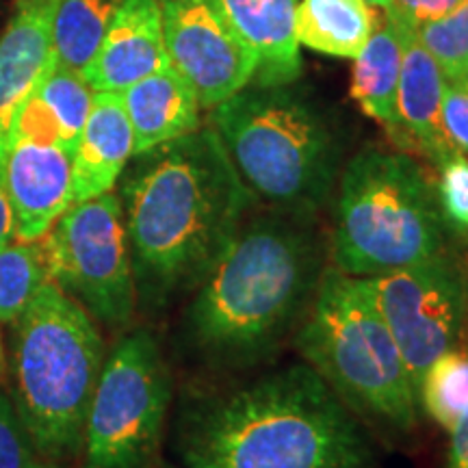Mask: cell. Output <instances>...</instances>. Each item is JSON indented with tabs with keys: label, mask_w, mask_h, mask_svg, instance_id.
Returning a JSON list of instances; mask_svg holds the SVG:
<instances>
[{
	"label": "cell",
	"mask_w": 468,
	"mask_h": 468,
	"mask_svg": "<svg viewBox=\"0 0 468 468\" xmlns=\"http://www.w3.org/2000/svg\"><path fill=\"white\" fill-rule=\"evenodd\" d=\"M134 161L122 189L134 278L156 297L200 286L248 221L254 191L213 126Z\"/></svg>",
	"instance_id": "obj_1"
},
{
	"label": "cell",
	"mask_w": 468,
	"mask_h": 468,
	"mask_svg": "<svg viewBox=\"0 0 468 468\" xmlns=\"http://www.w3.org/2000/svg\"><path fill=\"white\" fill-rule=\"evenodd\" d=\"M178 449L189 468L376 466L365 427L310 365L193 397L180 417Z\"/></svg>",
	"instance_id": "obj_2"
},
{
	"label": "cell",
	"mask_w": 468,
	"mask_h": 468,
	"mask_svg": "<svg viewBox=\"0 0 468 468\" xmlns=\"http://www.w3.org/2000/svg\"><path fill=\"white\" fill-rule=\"evenodd\" d=\"M324 262L314 215L276 208L248 219L186 310L191 343L226 368L269 360L306 317Z\"/></svg>",
	"instance_id": "obj_3"
},
{
	"label": "cell",
	"mask_w": 468,
	"mask_h": 468,
	"mask_svg": "<svg viewBox=\"0 0 468 468\" xmlns=\"http://www.w3.org/2000/svg\"><path fill=\"white\" fill-rule=\"evenodd\" d=\"M213 128L243 183L280 210L314 215L343 172L335 113L295 83H250L213 109Z\"/></svg>",
	"instance_id": "obj_4"
},
{
	"label": "cell",
	"mask_w": 468,
	"mask_h": 468,
	"mask_svg": "<svg viewBox=\"0 0 468 468\" xmlns=\"http://www.w3.org/2000/svg\"><path fill=\"white\" fill-rule=\"evenodd\" d=\"M295 345L351 412L403 431L417 423V388L367 278L325 269Z\"/></svg>",
	"instance_id": "obj_5"
},
{
	"label": "cell",
	"mask_w": 468,
	"mask_h": 468,
	"mask_svg": "<svg viewBox=\"0 0 468 468\" xmlns=\"http://www.w3.org/2000/svg\"><path fill=\"white\" fill-rule=\"evenodd\" d=\"M104 343L85 306L48 280L14 336L17 414L31 442L52 458L83 444Z\"/></svg>",
	"instance_id": "obj_6"
},
{
	"label": "cell",
	"mask_w": 468,
	"mask_h": 468,
	"mask_svg": "<svg viewBox=\"0 0 468 468\" xmlns=\"http://www.w3.org/2000/svg\"><path fill=\"white\" fill-rule=\"evenodd\" d=\"M444 219L423 167L403 152L365 148L338 176L332 259L373 278L442 254Z\"/></svg>",
	"instance_id": "obj_7"
},
{
	"label": "cell",
	"mask_w": 468,
	"mask_h": 468,
	"mask_svg": "<svg viewBox=\"0 0 468 468\" xmlns=\"http://www.w3.org/2000/svg\"><path fill=\"white\" fill-rule=\"evenodd\" d=\"M172 397L150 332H133L104 360L85 420V468H144L161 441Z\"/></svg>",
	"instance_id": "obj_8"
},
{
	"label": "cell",
	"mask_w": 468,
	"mask_h": 468,
	"mask_svg": "<svg viewBox=\"0 0 468 468\" xmlns=\"http://www.w3.org/2000/svg\"><path fill=\"white\" fill-rule=\"evenodd\" d=\"M39 241L52 282L107 325L131 321L137 282L117 196L72 204Z\"/></svg>",
	"instance_id": "obj_9"
},
{
	"label": "cell",
	"mask_w": 468,
	"mask_h": 468,
	"mask_svg": "<svg viewBox=\"0 0 468 468\" xmlns=\"http://www.w3.org/2000/svg\"><path fill=\"white\" fill-rule=\"evenodd\" d=\"M367 280L419 395L425 371L453 349L464 325V276L449 256L438 254Z\"/></svg>",
	"instance_id": "obj_10"
},
{
	"label": "cell",
	"mask_w": 468,
	"mask_h": 468,
	"mask_svg": "<svg viewBox=\"0 0 468 468\" xmlns=\"http://www.w3.org/2000/svg\"><path fill=\"white\" fill-rule=\"evenodd\" d=\"M159 3L169 63L196 91L200 107L215 109L251 83L259 58L215 0Z\"/></svg>",
	"instance_id": "obj_11"
},
{
	"label": "cell",
	"mask_w": 468,
	"mask_h": 468,
	"mask_svg": "<svg viewBox=\"0 0 468 468\" xmlns=\"http://www.w3.org/2000/svg\"><path fill=\"white\" fill-rule=\"evenodd\" d=\"M5 185L17 241H39L74 204L72 152L16 139L5 156Z\"/></svg>",
	"instance_id": "obj_12"
},
{
	"label": "cell",
	"mask_w": 468,
	"mask_h": 468,
	"mask_svg": "<svg viewBox=\"0 0 468 468\" xmlns=\"http://www.w3.org/2000/svg\"><path fill=\"white\" fill-rule=\"evenodd\" d=\"M55 0H16L0 37V159L14 142L16 117L22 104L55 66L52 44Z\"/></svg>",
	"instance_id": "obj_13"
},
{
	"label": "cell",
	"mask_w": 468,
	"mask_h": 468,
	"mask_svg": "<svg viewBox=\"0 0 468 468\" xmlns=\"http://www.w3.org/2000/svg\"><path fill=\"white\" fill-rule=\"evenodd\" d=\"M172 66L163 37L159 0H126L104 33L96 57L83 69L93 91L122 93Z\"/></svg>",
	"instance_id": "obj_14"
},
{
	"label": "cell",
	"mask_w": 468,
	"mask_h": 468,
	"mask_svg": "<svg viewBox=\"0 0 468 468\" xmlns=\"http://www.w3.org/2000/svg\"><path fill=\"white\" fill-rule=\"evenodd\" d=\"M395 22L399 27L403 46L399 90H397L399 133L434 165L441 167L453 152H458L442 126V93L447 79L434 57L419 42L414 28L401 25L399 20Z\"/></svg>",
	"instance_id": "obj_15"
},
{
	"label": "cell",
	"mask_w": 468,
	"mask_h": 468,
	"mask_svg": "<svg viewBox=\"0 0 468 468\" xmlns=\"http://www.w3.org/2000/svg\"><path fill=\"white\" fill-rule=\"evenodd\" d=\"M134 154L133 126L122 93L96 91L72 152L74 204L104 196Z\"/></svg>",
	"instance_id": "obj_16"
},
{
	"label": "cell",
	"mask_w": 468,
	"mask_h": 468,
	"mask_svg": "<svg viewBox=\"0 0 468 468\" xmlns=\"http://www.w3.org/2000/svg\"><path fill=\"white\" fill-rule=\"evenodd\" d=\"M243 42L254 50L256 85L295 83L302 72L295 37L297 0H215Z\"/></svg>",
	"instance_id": "obj_17"
},
{
	"label": "cell",
	"mask_w": 468,
	"mask_h": 468,
	"mask_svg": "<svg viewBox=\"0 0 468 468\" xmlns=\"http://www.w3.org/2000/svg\"><path fill=\"white\" fill-rule=\"evenodd\" d=\"M93 93L96 91L83 74L55 61L42 83L22 104L16 117L14 142L22 139L74 152L91 111Z\"/></svg>",
	"instance_id": "obj_18"
},
{
	"label": "cell",
	"mask_w": 468,
	"mask_h": 468,
	"mask_svg": "<svg viewBox=\"0 0 468 468\" xmlns=\"http://www.w3.org/2000/svg\"><path fill=\"white\" fill-rule=\"evenodd\" d=\"M122 101L133 126L134 154H144L200 128V101L172 66L128 87L122 91Z\"/></svg>",
	"instance_id": "obj_19"
},
{
	"label": "cell",
	"mask_w": 468,
	"mask_h": 468,
	"mask_svg": "<svg viewBox=\"0 0 468 468\" xmlns=\"http://www.w3.org/2000/svg\"><path fill=\"white\" fill-rule=\"evenodd\" d=\"M401 33L393 17L378 22L365 48L354 58L351 96L368 117L390 131H399L397 117V90L401 74Z\"/></svg>",
	"instance_id": "obj_20"
},
{
	"label": "cell",
	"mask_w": 468,
	"mask_h": 468,
	"mask_svg": "<svg viewBox=\"0 0 468 468\" xmlns=\"http://www.w3.org/2000/svg\"><path fill=\"white\" fill-rule=\"evenodd\" d=\"M378 27L367 0H302L297 3L295 37L327 57L356 58Z\"/></svg>",
	"instance_id": "obj_21"
},
{
	"label": "cell",
	"mask_w": 468,
	"mask_h": 468,
	"mask_svg": "<svg viewBox=\"0 0 468 468\" xmlns=\"http://www.w3.org/2000/svg\"><path fill=\"white\" fill-rule=\"evenodd\" d=\"M124 3L126 0H55L52 44L57 63L83 74Z\"/></svg>",
	"instance_id": "obj_22"
},
{
	"label": "cell",
	"mask_w": 468,
	"mask_h": 468,
	"mask_svg": "<svg viewBox=\"0 0 468 468\" xmlns=\"http://www.w3.org/2000/svg\"><path fill=\"white\" fill-rule=\"evenodd\" d=\"M50 280L42 241L0 248V324H14Z\"/></svg>",
	"instance_id": "obj_23"
},
{
	"label": "cell",
	"mask_w": 468,
	"mask_h": 468,
	"mask_svg": "<svg viewBox=\"0 0 468 468\" xmlns=\"http://www.w3.org/2000/svg\"><path fill=\"white\" fill-rule=\"evenodd\" d=\"M419 403L438 425L452 431L468 410V354L449 349L431 362L419 384Z\"/></svg>",
	"instance_id": "obj_24"
},
{
	"label": "cell",
	"mask_w": 468,
	"mask_h": 468,
	"mask_svg": "<svg viewBox=\"0 0 468 468\" xmlns=\"http://www.w3.org/2000/svg\"><path fill=\"white\" fill-rule=\"evenodd\" d=\"M419 42L434 57L447 83L466 85L468 58V0L449 14L414 28Z\"/></svg>",
	"instance_id": "obj_25"
},
{
	"label": "cell",
	"mask_w": 468,
	"mask_h": 468,
	"mask_svg": "<svg viewBox=\"0 0 468 468\" xmlns=\"http://www.w3.org/2000/svg\"><path fill=\"white\" fill-rule=\"evenodd\" d=\"M436 193L444 226L468 234V156L464 152H453L442 163Z\"/></svg>",
	"instance_id": "obj_26"
},
{
	"label": "cell",
	"mask_w": 468,
	"mask_h": 468,
	"mask_svg": "<svg viewBox=\"0 0 468 468\" xmlns=\"http://www.w3.org/2000/svg\"><path fill=\"white\" fill-rule=\"evenodd\" d=\"M31 444L17 410L0 395V468H37Z\"/></svg>",
	"instance_id": "obj_27"
},
{
	"label": "cell",
	"mask_w": 468,
	"mask_h": 468,
	"mask_svg": "<svg viewBox=\"0 0 468 468\" xmlns=\"http://www.w3.org/2000/svg\"><path fill=\"white\" fill-rule=\"evenodd\" d=\"M442 126L455 150L468 152V87L444 83Z\"/></svg>",
	"instance_id": "obj_28"
},
{
	"label": "cell",
	"mask_w": 468,
	"mask_h": 468,
	"mask_svg": "<svg viewBox=\"0 0 468 468\" xmlns=\"http://www.w3.org/2000/svg\"><path fill=\"white\" fill-rule=\"evenodd\" d=\"M462 3H466V0H395L393 9L386 11V16L395 17L410 28H417L427 20L449 14Z\"/></svg>",
	"instance_id": "obj_29"
},
{
	"label": "cell",
	"mask_w": 468,
	"mask_h": 468,
	"mask_svg": "<svg viewBox=\"0 0 468 468\" xmlns=\"http://www.w3.org/2000/svg\"><path fill=\"white\" fill-rule=\"evenodd\" d=\"M16 237V215L11 207L7 185H5V161L0 159V248Z\"/></svg>",
	"instance_id": "obj_30"
},
{
	"label": "cell",
	"mask_w": 468,
	"mask_h": 468,
	"mask_svg": "<svg viewBox=\"0 0 468 468\" xmlns=\"http://www.w3.org/2000/svg\"><path fill=\"white\" fill-rule=\"evenodd\" d=\"M449 468H468V410L452 430Z\"/></svg>",
	"instance_id": "obj_31"
},
{
	"label": "cell",
	"mask_w": 468,
	"mask_h": 468,
	"mask_svg": "<svg viewBox=\"0 0 468 468\" xmlns=\"http://www.w3.org/2000/svg\"><path fill=\"white\" fill-rule=\"evenodd\" d=\"M367 3H368V5H373V7L382 9L384 14H386V11H390V9H393L395 0H367Z\"/></svg>",
	"instance_id": "obj_32"
},
{
	"label": "cell",
	"mask_w": 468,
	"mask_h": 468,
	"mask_svg": "<svg viewBox=\"0 0 468 468\" xmlns=\"http://www.w3.org/2000/svg\"><path fill=\"white\" fill-rule=\"evenodd\" d=\"M37 468H55V466H50V464H37Z\"/></svg>",
	"instance_id": "obj_33"
},
{
	"label": "cell",
	"mask_w": 468,
	"mask_h": 468,
	"mask_svg": "<svg viewBox=\"0 0 468 468\" xmlns=\"http://www.w3.org/2000/svg\"><path fill=\"white\" fill-rule=\"evenodd\" d=\"M0 367H3V347H0Z\"/></svg>",
	"instance_id": "obj_34"
},
{
	"label": "cell",
	"mask_w": 468,
	"mask_h": 468,
	"mask_svg": "<svg viewBox=\"0 0 468 468\" xmlns=\"http://www.w3.org/2000/svg\"><path fill=\"white\" fill-rule=\"evenodd\" d=\"M466 87H468V58H466Z\"/></svg>",
	"instance_id": "obj_35"
}]
</instances>
